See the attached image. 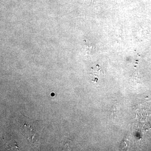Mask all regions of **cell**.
I'll return each mask as SVG.
<instances>
[{
    "label": "cell",
    "instance_id": "1",
    "mask_svg": "<svg viewBox=\"0 0 151 151\" xmlns=\"http://www.w3.org/2000/svg\"><path fill=\"white\" fill-rule=\"evenodd\" d=\"M51 95L52 97H53V96H54V95H55L54 93H52V94H51Z\"/></svg>",
    "mask_w": 151,
    "mask_h": 151
}]
</instances>
